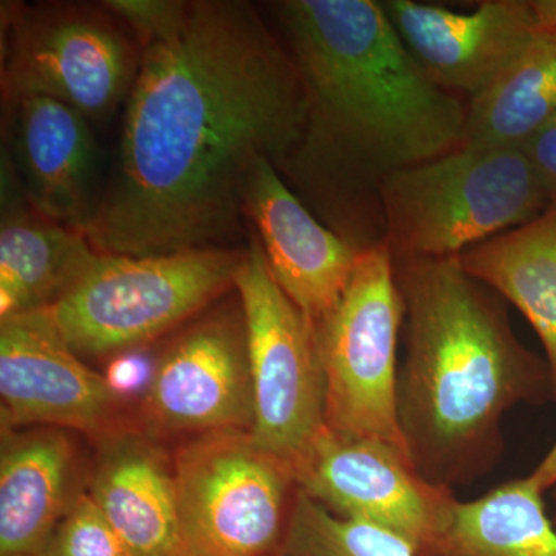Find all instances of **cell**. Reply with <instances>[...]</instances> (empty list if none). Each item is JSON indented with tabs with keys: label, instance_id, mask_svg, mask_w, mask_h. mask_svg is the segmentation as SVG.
<instances>
[{
	"label": "cell",
	"instance_id": "1",
	"mask_svg": "<svg viewBox=\"0 0 556 556\" xmlns=\"http://www.w3.org/2000/svg\"><path fill=\"white\" fill-rule=\"evenodd\" d=\"M115 166L86 232L101 254L232 248L262 160L280 169L305 94L294 61L257 7L186 0L142 46Z\"/></svg>",
	"mask_w": 556,
	"mask_h": 556
},
{
	"label": "cell",
	"instance_id": "2",
	"mask_svg": "<svg viewBox=\"0 0 556 556\" xmlns=\"http://www.w3.org/2000/svg\"><path fill=\"white\" fill-rule=\"evenodd\" d=\"M269 9L305 94L298 142L278 170L358 251L382 243L383 182L463 148L468 104L427 78L382 2L283 0Z\"/></svg>",
	"mask_w": 556,
	"mask_h": 556
},
{
	"label": "cell",
	"instance_id": "3",
	"mask_svg": "<svg viewBox=\"0 0 556 556\" xmlns=\"http://www.w3.org/2000/svg\"><path fill=\"white\" fill-rule=\"evenodd\" d=\"M393 262L404 302L402 441L431 485L471 484L503 456L507 413L552 394L547 364L519 342L506 306L459 255Z\"/></svg>",
	"mask_w": 556,
	"mask_h": 556
},
{
	"label": "cell",
	"instance_id": "4",
	"mask_svg": "<svg viewBox=\"0 0 556 556\" xmlns=\"http://www.w3.org/2000/svg\"><path fill=\"white\" fill-rule=\"evenodd\" d=\"M552 206L518 148H459L399 170L380 189L393 258L456 257Z\"/></svg>",
	"mask_w": 556,
	"mask_h": 556
},
{
	"label": "cell",
	"instance_id": "5",
	"mask_svg": "<svg viewBox=\"0 0 556 556\" xmlns=\"http://www.w3.org/2000/svg\"><path fill=\"white\" fill-rule=\"evenodd\" d=\"M244 249L101 254L46 309L76 354L110 356L152 342L236 289Z\"/></svg>",
	"mask_w": 556,
	"mask_h": 556
},
{
	"label": "cell",
	"instance_id": "6",
	"mask_svg": "<svg viewBox=\"0 0 556 556\" xmlns=\"http://www.w3.org/2000/svg\"><path fill=\"white\" fill-rule=\"evenodd\" d=\"M141 53L102 2L2 3V98H53L102 124L126 104Z\"/></svg>",
	"mask_w": 556,
	"mask_h": 556
},
{
	"label": "cell",
	"instance_id": "7",
	"mask_svg": "<svg viewBox=\"0 0 556 556\" xmlns=\"http://www.w3.org/2000/svg\"><path fill=\"white\" fill-rule=\"evenodd\" d=\"M314 327L325 376L328 430L405 448L397 422V345L404 302L386 241L358 252L342 298Z\"/></svg>",
	"mask_w": 556,
	"mask_h": 556
},
{
	"label": "cell",
	"instance_id": "8",
	"mask_svg": "<svg viewBox=\"0 0 556 556\" xmlns=\"http://www.w3.org/2000/svg\"><path fill=\"white\" fill-rule=\"evenodd\" d=\"M174 473L177 556H266L280 547L294 470L249 431L200 434L178 450Z\"/></svg>",
	"mask_w": 556,
	"mask_h": 556
},
{
	"label": "cell",
	"instance_id": "9",
	"mask_svg": "<svg viewBox=\"0 0 556 556\" xmlns=\"http://www.w3.org/2000/svg\"><path fill=\"white\" fill-rule=\"evenodd\" d=\"M247 325L254 420L252 441L294 470L327 428L316 327L278 287L257 237L236 278Z\"/></svg>",
	"mask_w": 556,
	"mask_h": 556
},
{
	"label": "cell",
	"instance_id": "10",
	"mask_svg": "<svg viewBox=\"0 0 556 556\" xmlns=\"http://www.w3.org/2000/svg\"><path fill=\"white\" fill-rule=\"evenodd\" d=\"M295 485L340 518L382 527L419 548L437 529L453 490L417 473L407 450L325 428L294 466Z\"/></svg>",
	"mask_w": 556,
	"mask_h": 556
},
{
	"label": "cell",
	"instance_id": "11",
	"mask_svg": "<svg viewBox=\"0 0 556 556\" xmlns=\"http://www.w3.org/2000/svg\"><path fill=\"white\" fill-rule=\"evenodd\" d=\"M146 419L166 433L251 431L254 420L247 325L219 309L188 325L153 365Z\"/></svg>",
	"mask_w": 556,
	"mask_h": 556
},
{
	"label": "cell",
	"instance_id": "12",
	"mask_svg": "<svg viewBox=\"0 0 556 556\" xmlns=\"http://www.w3.org/2000/svg\"><path fill=\"white\" fill-rule=\"evenodd\" d=\"M0 402L2 431L70 428L97 441L119 431V399L62 339L46 309L0 320Z\"/></svg>",
	"mask_w": 556,
	"mask_h": 556
},
{
	"label": "cell",
	"instance_id": "13",
	"mask_svg": "<svg viewBox=\"0 0 556 556\" xmlns=\"http://www.w3.org/2000/svg\"><path fill=\"white\" fill-rule=\"evenodd\" d=\"M2 110L3 170L40 215L86 230L100 200L93 124L40 94L2 98Z\"/></svg>",
	"mask_w": 556,
	"mask_h": 556
},
{
	"label": "cell",
	"instance_id": "14",
	"mask_svg": "<svg viewBox=\"0 0 556 556\" xmlns=\"http://www.w3.org/2000/svg\"><path fill=\"white\" fill-rule=\"evenodd\" d=\"M394 30L434 86L473 100L540 31L530 0H485L470 13L413 0H383Z\"/></svg>",
	"mask_w": 556,
	"mask_h": 556
},
{
	"label": "cell",
	"instance_id": "15",
	"mask_svg": "<svg viewBox=\"0 0 556 556\" xmlns=\"http://www.w3.org/2000/svg\"><path fill=\"white\" fill-rule=\"evenodd\" d=\"M244 215L278 287L314 324L327 316L342 298L361 251L325 226L269 160L260 161L249 177Z\"/></svg>",
	"mask_w": 556,
	"mask_h": 556
},
{
	"label": "cell",
	"instance_id": "16",
	"mask_svg": "<svg viewBox=\"0 0 556 556\" xmlns=\"http://www.w3.org/2000/svg\"><path fill=\"white\" fill-rule=\"evenodd\" d=\"M101 444L91 500L135 556H177L174 464L142 434L116 431Z\"/></svg>",
	"mask_w": 556,
	"mask_h": 556
},
{
	"label": "cell",
	"instance_id": "17",
	"mask_svg": "<svg viewBox=\"0 0 556 556\" xmlns=\"http://www.w3.org/2000/svg\"><path fill=\"white\" fill-rule=\"evenodd\" d=\"M2 433L0 556H39L78 495L75 448L54 428Z\"/></svg>",
	"mask_w": 556,
	"mask_h": 556
},
{
	"label": "cell",
	"instance_id": "18",
	"mask_svg": "<svg viewBox=\"0 0 556 556\" xmlns=\"http://www.w3.org/2000/svg\"><path fill=\"white\" fill-rule=\"evenodd\" d=\"M0 226V320L50 308L97 257L86 232L3 195Z\"/></svg>",
	"mask_w": 556,
	"mask_h": 556
},
{
	"label": "cell",
	"instance_id": "19",
	"mask_svg": "<svg viewBox=\"0 0 556 556\" xmlns=\"http://www.w3.org/2000/svg\"><path fill=\"white\" fill-rule=\"evenodd\" d=\"M529 477L471 501L453 497L417 556H556V527Z\"/></svg>",
	"mask_w": 556,
	"mask_h": 556
},
{
	"label": "cell",
	"instance_id": "20",
	"mask_svg": "<svg viewBox=\"0 0 556 556\" xmlns=\"http://www.w3.org/2000/svg\"><path fill=\"white\" fill-rule=\"evenodd\" d=\"M463 268L514 303L546 351L556 399V204L540 217L459 255Z\"/></svg>",
	"mask_w": 556,
	"mask_h": 556
},
{
	"label": "cell",
	"instance_id": "21",
	"mask_svg": "<svg viewBox=\"0 0 556 556\" xmlns=\"http://www.w3.org/2000/svg\"><path fill=\"white\" fill-rule=\"evenodd\" d=\"M556 115V28L532 42L489 87L468 101L464 148H518Z\"/></svg>",
	"mask_w": 556,
	"mask_h": 556
},
{
	"label": "cell",
	"instance_id": "22",
	"mask_svg": "<svg viewBox=\"0 0 556 556\" xmlns=\"http://www.w3.org/2000/svg\"><path fill=\"white\" fill-rule=\"evenodd\" d=\"M281 556H417L408 540L382 529L331 514L295 490Z\"/></svg>",
	"mask_w": 556,
	"mask_h": 556
},
{
	"label": "cell",
	"instance_id": "23",
	"mask_svg": "<svg viewBox=\"0 0 556 556\" xmlns=\"http://www.w3.org/2000/svg\"><path fill=\"white\" fill-rule=\"evenodd\" d=\"M39 556H135L89 492L78 493Z\"/></svg>",
	"mask_w": 556,
	"mask_h": 556
},
{
	"label": "cell",
	"instance_id": "24",
	"mask_svg": "<svg viewBox=\"0 0 556 556\" xmlns=\"http://www.w3.org/2000/svg\"><path fill=\"white\" fill-rule=\"evenodd\" d=\"M102 3L134 31L141 47L170 28L186 7V0H104Z\"/></svg>",
	"mask_w": 556,
	"mask_h": 556
},
{
	"label": "cell",
	"instance_id": "25",
	"mask_svg": "<svg viewBox=\"0 0 556 556\" xmlns=\"http://www.w3.org/2000/svg\"><path fill=\"white\" fill-rule=\"evenodd\" d=\"M521 149L546 189L552 204H556V115L527 139Z\"/></svg>",
	"mask_w": 556,
	"mask_h": 556
},
{
	"label": "cell",
	"instance_id": "26",
	"mask_svg": "<svg viewBox=\"0 0 556 556\" xmlns=\"http://www.w3.org/2000/svg\"><path fill=\"white\" fill-rule=\"evenodd\" d=\"M152 375L153 367H150L148 361L130 356V354H123V356L115 357L104 378L108 380L112 393L119 399L130 393H137L142 388L148 390Z\"/></svg>",
	"mask_w": 556,
	"mask_h": 556
},
{
	"label": "cell",
	"instance_id": "27",
	"mask_svg": "<svg viewBox=\"0 0 556 556\" xmlns=\"http://www.w3.org/2000/svg\"><path fill=\"white\" fill-rule=\"evenodd\" d=\"M529 479L543 493L556 485V442L544 459L538 464L535 470L529 475Z\"/></svg>",
	"mask_w": 556,
	"mask_h": 556
},
{
	"label": "cell",
	"instance_id": "28",
	"mask_svg": "<svg viewBox=\"0 0 556 556\" xmlns=\"http://www.w3.org/2000/svg\"><path fill=\"white\" fill-rule=\"evenodd\" d=\"M540 30L556 28V0H530Z\"/></svg>",
	"mask_w": 556,
	"mask_h": 556
},
{
	"label": "cell",
	"instance_id": "29",
	"mask_svg": "<svg viewBox=\"0 0 556 556\" xmlns=\"http://www.w3.org/2000/svg\"><path fill=\"white\" fill-rule=\"evenodd\" d=\"M552 521H554V525H555V527H556V515H555V518H554V519H552Z\"/></svg>",
	"mask_w": 556,
	"mask_h": 556
}]
</instances>
